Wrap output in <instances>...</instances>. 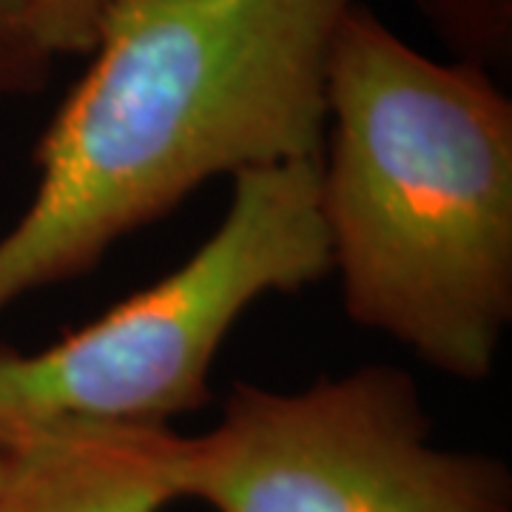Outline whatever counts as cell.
<instances>
[{"instance_id": "obj_1", "label": "cell", "mask_w": 512, "mask_h": 512, "mask_svg": "<svg viewBox=\"0 0 512 512\" xmlns=\"http://www.w3.org/2000/svg\"><path fill=\"white\" fill-rule=\"evenodd\" d=\"M362 0H117L0 234V313L92 274L211 180L319 160L333 40Z\"/></svg>"}, {"instance_id": "obj_2", "label": "cell", "mask_w": 512, "mask_h": 512, "mask_svg": "<svg viewBox=\"0 0 512 512\" xmlns=\"http://www.w3.org/2000/svg\"><path fill=\"white\" fill-rule=\"evenodd\" d=\"M319 208L353 325L458 382L493 376L512 325V100L493 74L353 6L330 52Z\"/></svg>"}, {"instance_id": "obj_3", "label": "cell", "mask_w": 512, "mask_h": 512, "mask_svg": "<svg viewBox=\"0 0 512 512\" xmlns=\"http://www.w3.org/2000/svg\"><path fill=\"white\" fill-rule=\"evenodd\" d=\"M328 276L319 160L237 174L220 225L180 268L46 348L0 345V453L60 424L171 427L200 413L239 319Z\"/></svg>"}, {"instance_id": "obj_4", "label": "cell", "mask_w": 512, "mask_h": 512, "mask_svg": "<svg viewBox=\"0 0 512 512\" xmlns=\"http://www.w3.org/2000/svg\"><path fill=\"white\" fill-rule=\"evenodd\" d=\"M214 512H512L501 458L433 444L416 379L365 365L282 393L237 382L185 436L180 501Z\"/></svg>"}, {"instance_id": "obj_5", "label": "cell", "mask_w": 512, "mask_h": 512, "mask_svg": "<svg viewBox=\"0 0 512 512\" xmlns=\"http://www.w3.org/2000/svg\"><path fill=\"white\" fill-rule=\"evenodd\" d=\"M174 427L60 424L3 450L0 512H163L180 501Z\"/></svg>"}, {"instance_id": "obj_6", "label": "cell", "mask_w": 512, "mask_h": 512, "mask_svg": "<svg viewBox=\"0 0 512 512\" xmlns=\"http://www.w3.org/2000/svg\"><path fill=\"white\" fill-rule=\"evenodd\" d=\"M458 63L493 74L512 60V0H416Z\"/></svg>"}, {"instance_id": "obj_7", "label": "cell", "mask_w": 512, "mask_h": 512, "mask_svg": "<svg viewBox=\"0 0 512 512\" xmlns=\"http://www.w3.org/2000/svg\"><path fill=\"white\" fill-rule=\"evenodd\" d=\"M55 57L37 40L26 0H0V109L40 94L52 74Z\"/></svg>"}, {"instance_id": "obj_8", "label": "cell", "mask_w": 512, "mask_h": 512, "mask_svg": "<svg viewBox=\"0 0 512 512\" xmlns=\"http://www.w3.org/2000/svg\"><path fill=\"white\" fill-rule=\"evenodd\" d=\"M37 40L49 55L86 57L117 0H26Z\"/></svg>"}, {"instance_id": "obj_9", "label": "cell", "mask_w": 512, "mask_h": 512, "mask_svg": "<svg viewBox=\"0 0 512 512\" xmlns=\"http://www.w3.org/2000/svg\"><path fill=\"white\" fill-rule=\"evenodd\" d=\"M0 478H3V453H0Z\"/></svg>"}]
</instances>
